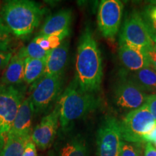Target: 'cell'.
<instances>
[{
  "label": "cell",
  "instance_id": "cell-1",
  "mask_svg": "<svg viewBox=\"0 0 156 156\" xmlns=\"http://www.w3.org/2000/svg\"><path fill=\"white\" fill-rule=\"evenodd\" d=\"M103 78L102 56L94 35L85 27L78 41L75 79L83 91L96 93L101 90Z\"/></svg>",
  "mask_w": 156,
  "mask_h": 156
},
{
  "label": "cell",
  "instance_id": "cell-2",
  "mask_svg": "<svg viewBox=\"0 0 156 156\" xmlns=\"http://www.w3.org/2000/svg\"><path fill=\"white\" fill-rule=\"evenodd\" d=\"M101 102L96 93L83 91L74 78L56 102L62 133L71 131L75 122L96 110Z\"/></svg>",
  "mask_w": 156,
  "mask_h": 156
},
{
  "label": "cell",
  "instance_id": "cell-3",
  "mask_svg": "<svg viewBox=\"0 0 156 156\" xmlns=\"http://www.w3.org/2000/svg\"><path fill=\"white\" fill-rule=\"evenodd\" d=\"M46 10L28 0L7 1L2 7L0 17L16 38H28L38 28Z\"/></svg>",
  "mask_w": 156,
  "mask_h": 156
},
{
  "label": "cell",
  "instance_id": "cell-4",
  "mask_svg": "<svg viewBox=\"0 0 156 156\" xmlns=\"http://www.w3.org/2000/svg\"><path fill=\"white\" fill-rule=\"evenodd\" d=\"M24 98L23 87L0 85V151L7 141Z\"/></svg>",
  "mask_w": 156,
  "mask_h": 156
},
{
  "label": "cell",
  "instance_id": "cell-5",
  "mask_svg": "<svg viewBox=\"0 0 156 156\" xmlns=\"http://www.w3.org/2000/svg\"><path fill=\"white\" fill-rule=\"evenodd\" d=\"M156 126V120L152 116L147 105L130 111L120 122L124 141L142 142L143 137Z\"/></svg>",
  "mask_w": 156,
  "mask_h": 156
},
{
  "label": "cell",
  "instance_id": "cell-6",
  "mask_svg": "<svg viewBox=\"0 0 156 156\" xmlns=\"http://www.w3.org/2000/svg\"><path fill=\"white\" fill-rule=\"evenodd\" d=\"M62 86V76L44 75L34 83L30 98L35 114H41L47 112L59 98Z\"/></svg>",
  "mask_w": 156,
  "mask_h": 156
},
{
  "label": "cell",
  "instance_id": "cell-7",
  "mask_svg": "<svg viewBox=\"0 0 156 156\" xmlns=\"http://www.w3.org/2000/svg\"><path fill=\"white\" fill-rule=\"evenodd\" d=\"M123 139L120 122L114 116H107L97 132V155L119 156Z\"/></svg>",
  "mask_w": 156,
  "mask_h": 156
},
{
  "label": "cell",
  "instance_id": "cell-8",
  "mask_svg": "<svg viewBox=\"0 0 156 156\" xmlns=\"http://www.w3.org/2000/svg\"><path fill=\"white\" fill-rule=\"evenodd\" d=\"M119 43L145 51L154 44L147 25L141 15L134 12L126 17L119 36Z\"/></svg>",
  "mask_w": 156,
  "mask_h": 156
},
{
  "label": "cell",
  "instance_id": "cell-9",
  "mask_svg": "<svg viewBox=\"0 0 156 156\" xmlns=\"http://www.w3.org/2000/svg\"><path fill=\"white\" fill-rule=\"evenodd\" d=\"M147 95L127 75H122L114 90V102L118 108L132 111L145 104Z\"/></svg>",
  "mask_w": 156,
  "mask_h": 156
},
{
  "label": "cell",
  "instance_id": "cell-10",
  "mask_svg": "<svg viewBox=\"0 0 156 156\" xmlns=\"http://www.w3.org/2000/svg\"><path fill=\"white\" fill-rule=\"evenodd\" d=\"M124 5L119 0H103L98 10V26L102 36L114 38L119 30Z\"/></svg>",
  "mask_w": 156,
  "mask_h": 156
},
{
  "label": "cell",
  "instance_id": "cell-11",
  "mask_svg": "<svg viewBox=\"0 0 156 156\" xmlns=\"http://www.w3.org/2000/svg\"><path fill=\"white\" fill-rule=\"evenodd\" d=\"M59 125V112L57 103L49 114L44 116L33 130L31 140L41 151H47L55 140Z\"/></svg>",
  "mask_w": 156,
  "mask_h": 156
},
{
  "label": "cell",
  "instance_id": "cell-12",
  "mask_svg": "<svg viewBox=\"0 0 156 156\" xmlns=\"http://www.w3.org/2000/svg\"><path fill=\"white\" fill-rule=\"evenodd\" d=\"M34 106L30 96L25 98L20 106L9 135L30 138L33 132ZM8 135V136H9Z\"/></svg>",
  "mask_w": 156,
  "mask_h": 156
},
{
  "label": "cell",
  "instance_id": "cell-13",
  "mask_svg": "<svg viewBox=\"0 0 156 156\" xmlns=\"http://www.w3.org/2000/svg\"><path fill=\"white\" fill-rule=\"evenodd\" d=\"M73 22V11L71 9H64L50 15L43 24L38 34L45 36H68Z\"/></svg>",
  "mask_w": 156,
  "mask_h": 156
},
{
  "label": "cell",
  "instance_id": "cell-14",
  "mask_svg": "<svg viewBox=\"0 0 156 156\" xmlns=\"http://www.w3.org/2000/svg\"><path fill=\"white\" fill-rule=\"evenodd\" d=\"M69 132L63 133L56 143V156H88V146L85 137Z\"/></svg>",
  "mask_w": 156,
  "mask_h": 156
},
{
  "label": "cell",
  "instance_id": "cell-15",
  "mask_svg": "<svg viewBox=\"0 0 156 156\" xmlns=\"http://www.w3.org/2000/svg\"><path fill=\"white\" fill-rule=\"evenodd\" d=\"M119 56L123 66L130 72L150 67L146 51L131 45L119 43Z\"/></svg>",
  "mask_w": 156,
  "mask_h": 156
},
{
  "label": "cell",
  "instance_id": "cell-16",
  "mask_svg": "<svg viewBox=\"0 0 156 156\" xmlns=\"http://www.w3.org/2000/svg\"><path fill=\"white\" fill-rule=\"evenodd\" d=\"M69 41L65 38L57 47L52 49L46 60L44 75L48 76H62L67 63Z\"/></svg>",
  "mask_w": 156,
  "mask_h": 156
},
{
  "label": "cell",
  "instance_id": "cell-17",
  "mask_svg": "<svg viewBox=\"0 0 156 156\" xmlns=\"http://www.w3.org/2000/svg\"><path fill=\"white\" fill-rule=\"evenodd\" d=\"M24 58L13 55L0 77V85L17 86L24 83Z\"/></svg>",
  "mask_w": 156,
  "mask_h": 156
},
{
  "label": "cell",
  "instance_id": "cell-18",
  "mask_svg": "<svg viewBox=\"0 0 156 156\" xmlns=\"http://www.w3.org/2000/svg\"><path fill=\"white\" fill-rule=\"evenodd\" d=\"M127 77L147 95L156 94V71L151 67L130 72Z\"/></svg>",
  "mask_w": 156,
  "mask_h": 156
},
{
  "label": "cell",
  "instance_id": "cell-19",
  "mask_svg": "<svg viewBox=\"0 0 156 156\" xmlns=\"http://www.w3.org/2000/svg\"><path fill=\"white\" fill-rule=\"evenodd\" d=\"M46 59L24 58V83L32 85L36 83L44 75Z\"/></svg>",
  "mask_w": 156,
  "mask_h": 156
},
{
  "label": "cell",
  "instance_id": "cell-20",
  "mask_svg": "<svg viewBox=\"0 0 156 156\" xmlns=\"http://www.w3.org/2000/svg\"><path fill=\"white\" fill-rule=\"evenodd\" d=\"M30 140V138L9 135L0 151V156H23L25 144Z\"/></svg>",
  "mask_w": 156,
  "mask_h": 156
},
{
  "label": "cell",
  "instance_id": "cell-21",
  "mask_svg": "<svg viewBox=\"0 0 156 156\" xmlns=\"http://www.w3.org/2000/svg\"><path fill=\"white\" fill-rule=\"evenodd\" d=\"M49 52L43 49L38 44L32 40L28 46L21 48L17 52V54L23 58L28 57L36 59H46Z\"/></svg>",
  "mask_w": 156,
  "mask_h": 156
},
{
  "label": "cell",
  "instance_id": "cell-22",
  "mask_svg": "<svg viewBox=\"0 0 156 156\" xmlns=\"http://www.w3.org/2000/svg\"><path fill=\"white\" fill-rule=\"evenodd\" d=\"M68 36L64 35H58V36H45V35H37L33 39L36 44L46 51H51L55 48L63 41Z\"/></svg>",
  "mask_w": 156,
  "mask_h": 156
},
{
  "label": "cell",
  "instance_id": "cell-23",
  "mask_svg": "<svg viewBox=\"0 0 156 156\" xmlns=\"http://www.w3.org/2000/svg\"><path fill=\"white\" fill-rule=\"evenodd\" d=\"M14 36L0 17V51H12Z\"/></svg>",
  "mask_w": 156,
  "mask_h": 156
},
{
  "label": "cell",
  "instance_id": "cell-24",
  "mask_svg": "<svg viewBox=\"0 0 156 156\" xmlns=\"http://www.w3.org/2000/svg\"><path fill=\"white\" fill-rule=\"evenodd\" d=\"M142 142H130L123 140L119 156H142Z\"/></svg>",
  "mask_w": 156,
  "mask_h": 156
},
{
  "label": "cell",
  "instance_id": "cell-25",
  "mask_svg": "<svg viewBox=\"0 0 156 156\" xmlns=\"http://www.w3.org/2000/svg\"><path fill=\"white\" fill-rule=\"evenodd\" d=\"M143 19L150 31L156 32V5H150L146 7Z\"/></svg>",
  "mask_w": 156,
  "mask_h": 156
},
{
  "label": "cell",
  "instance_id": "cell-26",
  "mask_svg": "<svg viewBox=\"0 0 156 156\" xmlns=\"http://www.w3.org/2000/svg\"><path fill=\"white\" fill-rule=\"evenodd\" d=\"M149 65L152 69L156 71V44H153L146 50Z\"/></svg>",
  "mask_w": 156,
  "mask_h": 156
},
{
  "label": "cell",
  "instance_id": "cell-27",
  "mask_svg": "<svg viewBox=\"0 0 156 156\" xmlns=\"http://www.w3.org/2000/svg\"><path fill=\"white\" fill-rule=\"evenodd\" d=\"M12 56V51H0V71L7 67Z\"/></svg>",
  "mask_w": 156,
  "mask_h": 156
},
{
  "label": "cell",
  "instance_id": "cell-28",
  "mask_svg": "<svg viewBox=\"0 0 156 156\" xmlns=\"http://www.w3.org/2000/svg\"><path fill=\"white\" fill-rule=\"evenodd\" d=\"M145 104L147 105L152 116L156 120V94L148 95Z\"/></svg>",
  "mask_w": 156,
  "mask_h": 156
},
{
  "label": "cell",
  "instance_id": "cell-29",
  "mask_svg": "<svg viewBox=\"0 0 156 156\" xmlns=\"http://www.w3.org/2000/svg\"><path fill=\"white\" fill-rule=\"evenodd\" d=\"M23 156H38L37 153V147L33 142L31 139L25 144Z\"/></svg>",
  "mask_w": 156,
  "mask_h": 156
},
{
  "label": "cell",
  "instance_id": "cell-30",
  "mask_svg": "<svg viewBox=\"0 0 156 156\" xmlns=\"http://www.w3.org/2000/svg\"><path fill=\"white\" fill-rule=\"evenodd\" d=\"M156 140V126L151 130L149 133L146 134L143 137V142H147V143H152Z\"/></svg>",
  "mask_w": 156,
  "mask_h": 156
},
{
  "label": "cell",
  "instance_id": "cell-31",
  "mask_svg": "<svg viewBox=\"0 0 156 156\" xmlns=\"http://www.w3.org/2000/svg\"><path fill=\"white\" fill-rule=\"evenodd\" d=\"M144 156H156V148L152 143H146Z\"/></svg>",
  "mask_w": 156,
  "mask_h": 156
},
{
  "label": "cell",
  "instance_id": "cell-32",
  "mask_svg": "<svg viewBox=\"0 0 156 156\" xmlns=\"http://www.w3.org/2000/svg\"><path fill=\"white\" fill-rule=\"evenodd\" d=\"M151 33V38L154 44H156V32L155 31H150Z\"/></svg>",
  "mask_w": 156,
  "mask_h": 156
},
{
  "label": "cell",
  "instance_id": "cell-33",
  "mask_svg": "<svg viewBox=\"0 0 156 156\" xmlns=\"http://www.w3.org/2000/svg\"><path fill=\"white\" fill-rule=\"evenodd\" d=\"M41 156H56V155L54 150H49V151L45 154V155H42Z\"/></svg>",
  "mask_w": 156,
  "mask_h": 156
},
{
  "label": "cell",
  "instance_id": "cell-34",
  "mask_svg": "<svg viewBox=\"0 0 156 156\" xmlns=\"http://www.w3.org/2000/svg\"><path fill=\"white\" fill-rule=\"evenodd\" d=\"M151 3L153 4V5H156V0L155 1H151Z\"/></svg>",
  "mask_w": 156,
  "mask_h": 156
},
{
  "label": "cell",
  "instance_id": "cell-35",
  "mask_svg": "<svg viewBox=\"0 0 156 156\" xmlns=\"http://www.w3.org/2000/svg\"><path fill=\"white\" fill-rule=\"evenodd\" d=\"M153 146H154V147H155L156 148V140H155V142H153Z\"/></svg>",
  "mask_w": 156,
  "mask_h": 156
}]
</instances>
